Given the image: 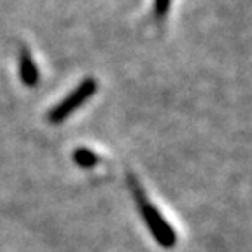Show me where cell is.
I'll list each match as a JSON object with an SVG mask.
<instances>
[{
    "label": "cell",
    "instance_id": "5",
    "mask_svg": "<svg viewBox=\"0 0 252 252\" xmlns=\"http://www.w3.org/2000/svg\"><path fill=\"white\" fill-rule=\"evenodd\" d=\"M170 4H172V0H154V16H156V20L165 18L170 9Z\"/></svg>",
    "mask_w": 252,
    "mask_h": 252
},
{
    "label": "cell",
    "instance_id": "3",
    "mask_svg": "<svg viewBox=\"0 0 252 252\" xmlns=\"http://www.w3.org/2000/svg\"><path fill=\"white\" fill-rule=\"evenodd\" d=\"M20 77L25 86L28 88L37 86V83H39V70H37L35 63L27 49H23L20 56Z\"/></svg>",
    "mask_w": 252,
    "mask_h": 252
},
{
    "label": "cell",
    "instance_id": "1",
    "mask_svg": "<svg viewBox=\"0 0 252 252\" xmlns=\"http://www.w3.org/2000/svg\"><path fill=\"white\" fill-rule=\"evenodd\" d=\"M130 186L135 194V201H137V205H138V210H140L142 217L146 220L147 229H149L151 235L154 236V240L161 245V247H166V249L173 247L175 242H177V235H175L173 228L163 219V216L158 212L156 207L149 203V200L146 198V193H144V189L138 184L137 179L130 177Z\"/></svg>",
    "mask_w": 252,
    "mask_h": 252
},
{
    "label": "cell",
    "instance_id": "4",
    "mask_svg": "<svg viewBox=\"0 0 252 252\" xmlns=\"http://www.w3.org/2000/svg\"><path fill=\"white\" fill-rule=\"evenodd\" d=\"M74 161L77 163L79 166H83V168H91V166H94L100 161V158H98V154L93 153L91 149L79 147V149L74 151Z\"/></svg>",
    "mask_w": 252,
    "mask_h": 252
},
{
    "label": "cell",
    "instance_id": "2",
    "mask_svg": "<svg viewBox=\"0 0 252 252\" xmlns=\"http://www.w3.org/2000/svg\"><path fill=\"white\" fill-rule=\"evenodd\" d=\"M94 91H96V81L94 79H84L67 98L60 102L56 107H53L51 112H49V121L60 123L65 118H68L75 109H79L84 102H88L93 96Z\"/></svg>",
    "mask_w": 252,
    "mask_h": 252
}]
</instances>
